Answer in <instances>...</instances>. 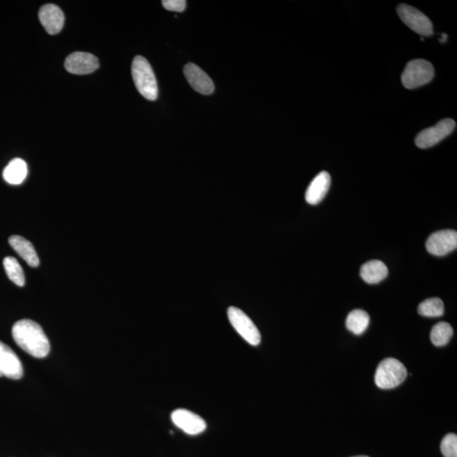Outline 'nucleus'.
Wrapping results in <instances>:
<instances>
[{
	"instance_id": "obj_1",
	"label": "nucleus",
	"mask_w": 457,
	"mask_h": 457,
	"mask_svg": "<svg viewBox=\"0 0 457 457\" xmlns=\"http://www.w3.org/2000/svg\"><path fill=\"white\" fill-rule=\"evenodd\" d=\"M13 337L23 351L34 358H44L49 353V339L42 327L33 320L22 319L15 323Z\"/></svg>"
},
{
	"instance_id": "obj_2",
	"label": "nucleus",
	"mask_w": 457,
	"mask_h": 457,
	"mask_svg": "<svg viewBox=\"0 0 457 457\" xmlns=\"http://www.w3.org/2000/svg\"><path fill=\"white\" fill-rule=\"evenodd\" d=\"M131 74L136 89L147 100L157 99L159 95L157 80L150 62L143 56L135 57L131 65Z\"/></svg>"
},
{
	"instance_id": "obj_3",
	"label": "nucleus",
	"mask_w": 457,
	"mask_h": 457,
	"mask_svg": "<svg viewBox=\"0 0 457 457\" xmlns=\"http://www.w3.org/2000/svg\"><path fill=\"white\" fill-rule=\"evenodd\" d=\"M408 370L403 363L396 358L383 360L375 373V384L378 388L390 390L397 387L406 380Z\"/></svg>"
},
{
	"instance_id": "obj_4",
	"label": "nucleus",
	"mask_w": 457,
	"mask_h": 457,
	"mask_svg": "<svg viewBox=\"0 0 457 457\" xmlns=\"http://www.w3.org/2000/svg\"><path fill=\"white\" fill-rule=\"evenodd\" d=\"M435 76V69L431 62L414 60L406 65L401 76L402 84L408 89L422 87L431 83Z\"/></svg>"
},
{
	"instance_id": "obj_5",
	"label": "nucleus",
	"mask_w": 457,
	"mask_h": 457,
	"mask_svg": "<svg viewBox=\"0 0 457 457\" xmlns=\"http://www.w3.org/2000/svg\"><path fill=\"white\" fill-rule=\"evenodd\" d=\"M230 323L246 342L252 346L259 345L261 335L252 319L243 311L236 307H230L227 311Z\"/></svg>"
},
{
	"instance_id": "obj_6",
	"label": "nucleus",
	"mask_w": 457,
	"mask_h": 457,
	"mask_svg": "<svg viewBox=\"0 0 457 457\" xmlns=\"http://www.w3.org/2000/svg\"><path fill=\"white\" fill-rule=\"evenodd\" d=\"M397 13L401 21L413 32L424 37L431 36L433 34V24L431 19L416 8L401 3L397 8Z\"/></svg>"
},
{
	"instance_id": "obj_7",
	"label": "nucleus",
	"mask_w": 457,
	"mask_h": 457,
	"mask_svg": "<svg viewBox=\"0 0 457 457\" xmlns=\"http://www.w3.org/2000/svg\"><path fill=\"white\" fill-rule=\"evenodd\" d=\"M455 128L456 122L452 119L440 120L435 126L419 132L415 139L416 145L423 150L435 146L436 144L451 135Z\"/></svg>"
},
{
	"instance_id": "obj_8",
	"label": "nucleus",
	"mask_w": 457,
	"mask_h": 457,
	"mask_svg": "<svg viewBox=\"0 0 457 457\" xmlns=\"http://www.w3.org/2000/svg\"><path fill=\"white\" fill-rule=\"evenodd\" d=\"M457 248V232L453 230L433 233L426 241L427 251L435 256L447 255Z\"/></svg>"
},
{
	"instance_id": "obj_9",
	"label": "nucleus",
	"mask_w": 457,
	"mask_h": 457,
	"mask_svg": "<svg viewBox=\"0 0 457 457\" xmlns=\"http://www.w3.org/2000/svg\"><path fill=\"white\" fill-rule=\"evenodd\" d=\"M65 67L68 72L75 75H88L99 69V62L92 54L75 52L66 58Z\"/></svg>"
},
{
	"instance_id": "obj_10",
	"label": "nucleus",
	"mask_w": 457,
	"mask_h": 457,
	"mask_svg": "<svg viewBox=\"0 0 457 457\" xmlns=\"http://www.w3.org/2000/svg\"><path fill=\"white\" fill-rule=\"evenodd\" d=\"M171 420L179 428L191 435H199L207 428L206 422L200 416L186 409L175 410L171 414Z\"/></svg>"
},
{
	"instance_id": "obj_11",
	"label": "nucleus",
	"mask_w": 457,
	"mask_h": 457,
	"mask_svg": "<svg viewBox=\"0 0 457 457\" xmlns=\"http://www.w3.org/2000/svg\"><path fill=\"white\" fill-rule=\"evenodd\" d=\"M19 380L23 376L22 362L6 344L0 342V377Z\"/></svg>"
},
{
	"instance_id": "obj_12",
	"label": "nucleus",
	"mask_w": 457,
	"mask_h": 457,
	"mask_svg": "<svg viewBox=\"0 0 457 457\" xmlns=\"http://www.w3.org/2000/svg\"><path fill=\"white\" fill-rule=\"evenodd\" d=\"M38 15L42 26L49 34L56 35L63 29L65 15L60 7L48 3L41 8Z\"/></svg>"
},
{
	"instance_id": "obj_13",
	"label": "nucleus",
	"mask_w": 457,
	"mask_h": 457,
	"mask_svg": "<svg viewBox=\"0 0 457 457\" xmlns=\"http://www.w3.org/2000/svg\"><path fill=\"white\" fill-rule=\"evenodd\" d=\"M184 74L187 81L195 91L202 93L203 95H212L214 91L213 81L198 65L193 63L186 65Z\"/></svg>"
},
{
	"instance_id": "obj_14",
	"label": "nucleus",
	"mask_w": 457,
	"mask_h": 457,
	"mask_svg": "<svg viewBox=\"0 0 457 457\" xmlns=\"http://www.w3.org/2000/svg\"><path fill=\"white\" fill-rule=\"evenodd\" d=\"M331 183L330 175L328 172L323 171L312 179L307 187L305 198L311 205H317L326 196Z\"/></svg>"
},
{
	"instance_id": "obj_15",
	"label": "nucleus",
	"mask_w": 457,
	"mask_h": 457,
	"mask_svg": "<svg viewBox=\"0 0 457 457\" xmlns=\"http://www.w3.org/2000/svg\"><path fill=\"white\" fill-rule=\"evenodd\" d=\"M9 243L17 252L22 259L26 262L29 266L37 268L39 265V259L33 245L24 237L13 236L10 237Z\"/></svg>"
},
{
	"instance_id": "obj_16",
	"label": "nucleus",
	"mask_w": 457,
	"mask_h": 457,
	"mask_svg": "<svg viewBox=\"0 0 457 457\" xmlns=\"http://www.w3.org/2000/svg\"><path fill=\"white\" fill-rule=\"evenodd\" d=\"M360 275L368 284H378L387 277L388 268L382 261L371 260L362 265Z\"/></svg>"
},
{
	"instance_id": "obj_17",
	"label": "nucleus",
	"mask_w": 457,
	"mask_h": 457,
	"mask_svg": "<svg viewBox=\"0 0 457 457\" xmlns=\"http://www.w3.org/2000/svg\"><path fill=\"white\" fill-rule=\"evenodd\" d=\"M27 175V166L24 160L14 159L11 160L3 172V177L11 185L22 184Z\"/></svg>"
},
{
	"instance_id": "obj_18",
	"label": "nucleus",
	"mask_w": 457,
	"mask_h": 457,
	"mask_svg": "<svg viewBox=\"0 0 457 457\" xmlns=\"http://www.w3.org/2000/svg\"><path fill=\"white\" fill-rule=\"evenodd\" d=\"M370 318L368 312L355 310L351 311L347 316L346 326L347 329L354 335H360L368 329Z\"/></svg>"
},
{
	"instance_id": "obj_19",
	"label": "nucleus",
	"mask_w": 457,
	"mask_h": 457,
	"mask_svg": "<svg viewBox=\"0 0 457 457\" xmlns=\"http://www.w3.org/2000/svg\"><path fill=\"white\" fill-rule=\"evenodd\" d=\"M3 267H5L8 278L18 287L25 286L24 271L19 264V262L13 257H7L3 259Z\"/></svg>"
},
{
	"instance_id": "obj_20",
	"label": "nucleus",
	"mask_w": 457,
	"mask_h": 457,
	"mask_svg": "<svg viewBox=\"0 0 457 457\" xmlns=\"http://www.w3.org/2000/svg\"><path fill=\"white\" fill-rule=\"evenodd\" d=\"M453 335V329L450 323L440 322L433 327L431 334V342L436 346L447 345Z\"/></svg>"
},
{
	"instance_id": "obj_21",
	"label": "nucleus",
	"mask_w": 457,
	"mask_h": 457,
	"mask_svg": "<svg viewBox=\"0 0 457 457\" xmlns=\"http://www.w3.org/2000/svg\"><path fill=\"white\" fill-rule=\"evenodd\" d=\"M419 314L424 317L436 318L444 314V307L442 300L437 298L424 300L419 306Z\"/></svg>"
},
{
	"instance_id": "obj_22",
	"label": "nucleus",
	"mask_w": 457,
	"mask_h": 457,
	"mask_svg": "<svg viewBox=\"0 0 457 457\" xmlns=\"http://www.w3.org/2000/svg\"><path fill=\"white\" fill-rule=\"evenodd\" d=\"M440 450L444 457H457V436L448 433L440 444Z\"/></svg>"
},
{
	"instance_id": "obj_23",
	"label": "nucleus",
	"mask_w": 457,
	"mask_h": 457,
	"mask_svg": "<svg viewBox=\"0 0 457 457\" xmlns=\"http://www.w3.org/2000/svg\"><path fill=\"white\" fill-rule=\"evenodd\" d=\"M163 6L170 11H177V13H183L186 6L185 0H163Z\"/></svg>"
},
{
	"instance_id": "obj_24",
	"label": "nucleus",
	"mask_w": 457,
	"mask_h": 457,
	"mask_svg": "<svg viewBox=\"0 0 457 457\" xmlns=\"http://www.w3.org/2000/svg\"><path fill=\"white\" fill-rule=\"evenodd\" d=\"M353 457H369V456H353Z\"/></svg>"
}]
</instances>
